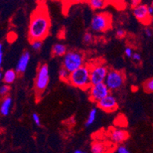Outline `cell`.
<instances>
[{
    "instance_id": "836d02e7",
    "label": "cell",
    "mask_w": 153,
    "mask_h": 153,
    "mask_svg": "<svg viewBox=\"0 0 153 153\" xmlns=\"http://www.w3.org/2000/svg\"><path fill=\"white\" fill-rule=\"evenodd\" d=\"M151 6L153 8V1H152V4H151Z\"/></svg>"
},
{
    "instance_id": "d6a6232c",
    "label": "cell",
    "mask_w": 153,
    "mask_h": 153,
    "mask_svg": "<svg viewBox=\"0 0 153 153\" xmlns=\"http://www.w3.org/2000/svg\"><path fill=\"white\" fill-rule=\"evenodd\" d=\"M73 153H86V152L82 149H76V150H75L74 152Z\"/></svg>"
},
{
    "instance_id": "3957f363",
    "label": "cell",
    "mask_w": 153,
    "mask_h": 153,
    "mask_svg": "<svg viewBox=\"0 0 153 153\" xmlns=\"http://www.w3.org/2000/svg\"><path fill=\"white\" fill-rule=\"evenodd\" d=\"M85 57L82 52L76 51H68L62 59V67L70 73L84 66Z\"/></svg>"
},
{
    "instance_id": "9a60e30c",
    "label": "cell",
    "mask_w": 153,
    "mask_h": 153,
    "mask_svg": "<svg viewBox=\"0 0 153 153\" xmlns=\"http://www.w3.org/2000/svg\"><path fill=\"white\" fill-rule=\"evenodd\" d=\"M67 52L66 45L61 43L54 44L52 47V54L54 56H64Z\"/></svg>"
},
{
    "instance_id": "52a82bcc",
    "label": "cell",
    "mask_w": 153,
    "mask_h": 153,
    "mask_svg": "<svg viewBox=\"0 0 153 153\" xmlns=\"http://www.w3.org/2000/svg\"><path fill=\"white\" fill-rule=\"evenodd\" d=\"M108 72L109 70L108 68L101 64L91 66L90 67V79H91V85L104 83Z\"/></svg>"
},
{
    "instance_id": "4dcf8cb0",
    "label": "cell",
    "mask_w": 153,
    "mask_h": 153,
    "mask_svg": "<svg viewBox=\"0 0 153 153\" xmlns=\"http://www.w3.org/2000/svg\"><path fill=\"white\" fill-rule=\"evenodd\" d=\"M145 34H146V36L147 37H152V32L151 29L149 28L146 29V30H145Z\"/></svg>"
},
{
    "instance_id": "44dd1931",
    "label": "cell",
    "mask_w": 153,
    "mask_h": 153,
    "mask_svg": "<svg viewBox=\"0 0 153 153\" xmlns=\"http://www.w3.org/2000/svg\"><path fill=\"white\" fill-rule=\"evenodd\" d=\"M31 44V47L32 49L34 50L35 51H38L41 49V47L43 46V41H40V40H36V41H32L30 43Z\"/></svg>"
},
{
    "instance_id": "7a4b0ae2",
    "label": "cell",
    "mask_w": 153,
    "mask_h": 153,
    "mask_svg": "<svg viewBox=\"0 0 153 153\" xmlns=\"http://www.w3.org/2000/svg\"><path fill=\"white\" fill-rule=\"evenodd\" d=\"M68 83L82 90L89 89L91 86L89 66H83L75 72L70 73Z\"/></svg>"
},
{
    "instance_id": "5bb4252c",
    "label": "cell",
    "mask_w": 153,
    "mask_h": 153,
    "mask_svg": "<svg viewBox=\"0 0 153 153\" xmlns=\"http://www.w3.org/2000/svg\"><path fill=\"white\" fill-rule=\"evenodd\" d=\"M17 78V72L14 69H8L5 71L3 74V78L2 81L5 85L12 84L15 81V79Z\"/></svg>"
},
{
    "instance_id": "f546056e",
    "label": "cell",
    "mask_w": 153,
    "mask_h": 153,
    "mask_svg": "<svg viewBox=\"0 0 153 153\" xmlns=\"http://www.w3.org/2000/svg\"><path fill=\"white\" fill-rule=\"evenodd\" d=\"M130 4H131V6L133 9H134V8H136V7L139 6V5L141 4V2L140 1H139V0H133V1H131L130 2Z\"/></svg>"
},
{
    "instance_id": "ba28073f",
    "label": "cell",
    "mask_w": 153,
    "mask_h": 153,
    "mask_svg": "<svg viewBox=\"0 0 153 153\" xmlns=\"http://www.w3.org/2000/svg\"><path fill=\"white\" fill-rule=\"evenodd\" d=\"M89 96L90 99L94 102L100 101L101 100L104 99L108 96L110 94V90L105 83H101V84L91 85L89 89Z\"/></svg>"
},
{
    "instance_id": "484cf974",
    "label": "cell",
    "mask_w": 153,
    "mask_h": 153,
    "mask_svg": "<svg viewBox=\"0 0 153 153\" xmlns=\"http://www.w3.org/2000/svg\"><path fill=\"white\" fill-rule=\"evenodd\" d=\"M117 153H130L129 149L126 147L123 146H118L117 149Z\"/></svg>"
},
{
    "instance_id": "30bf717a",
    "label": "cell",
    "mask_w": 153,
    "mask_h": 153,
    "mask_svg": "<svg viewBox=\"0 0 153 153\" xmlns=\"http://www.w3.org/2000/svg\"><path fill=\"white\" fill-rule=\"evenodd\" d=\"M97 105H98V108H100L101 110L109 113L114 112L118 108L117 99L112 94H109L108 96H107L106 98H104V99L98 101L97 103Z\"/></svg>"
},
{
    "instance_id": "9c48e42d",
    "label": "cell",
    "mask_w": 153,
    "mask_h": 153,
    "mask_svg": "<svg viewBox=\"0 0 153 153\" xmlns=\"http://www.w3.org/2000/svg\"><path fill=\"white\" fill-rule=\"evenodd\" d=\"M133 13L136 19L141 23L148 25L152 21V16L148 11V6L144 4H140L139 6L133 9Z\"/></svg>"
},
{
    "instance_id": "e0dca14e",
    "label": "cell",
    "mask_w": 153,
    "mask_h": 153,
    "mask_svg": "<svg viewBox=\"0 0 153 153\" xmlns=\"http://www.w3.org/2000/svg\"><path fill=\"white\" fill-rule=\"evenodd\" d=\"M91 8L94 10H98V9H102L106 6L108 2L103 0H91L88 2Z\"/></svg>"
},
{
    "instance_id": "ffe728a7",
    "label": "cell",
    "mask_w": 153,
    "mask_h": 153,
    "mask_svg": "<svg viewBox=\"0 0 153 153\" xmlns=\"http://www.w3.org/2000/svg\"><path fill=\"white\" fill-rule=\"evenodd\" d=\"M143 88L146 92L153 93V77L145 82L143 84Z\"/></svg>"
},
{
    "instance_id": "2e32d148",
    "label": "cell",
    "mask_w": 153,
    "mask_h": 153,
    "mask_svg": "<svg viewBox=\"0 0 153 153\" xmlns=\"http://www.w3.org/2000/svg\"><path fill=\"white\" fill-rule=\"evenodd\" d=\"M91 153H108V145L102 142H94L92 143L91 147Z\"/></svg>"
},
{
    "instance_id": "7c38bea8",
    "label": "cell",
    "mask_w": 153,
    "mask_h": 153,
    "mask_svg": "<svg viewBox=\"0 0 153 153\" xmlns=\"http://www.w3.org/2000/svg\"><path fill=\"white\" fill-rule=\"evenodd\" d=\"M110 137L114 143L119 144L127 140L128 133L122 129H114L110 133Z\"/></svg>"
},
{
    "instance_id": "6da1fadb",
    "label": "cell",
    "mask_w": 153,
    "mask_h": 153,
    "mask_svg": "<svg viewBox=\"0 0 153 153\" xmlns=\"http://www.w3.org/2000/svg\"><path fill=\"white\" fill-rule=\"evenodd\" d=\"M51 28V19L44 5H40L32 13L28 26V38L30 42L43 41L48 35Z\"/></svg>"
},
{
    "instance_id": "8fae6325",
    "label": "cell",
    "mask_w": 153,
    "mask_h": 153,
    "mask_svg": "<svg viewBox=\"0 0 153 153\" xmlns=\"http://www.w3.org/2000/svg\"><path fill=\"white\" fill-rule=\"evenodd\" d=\"M30 59V54L28 51H25L19 58L16 66V72L18 73H24L27 69L29 61Z\"/></svg>"
},
{
    "instance_id": "1f68e13d",
    "label": "cell",
    "mask_w": 153,
    "mask_h": 153,
    "mask_svg": "<svg viewBox=\"0 0 153 153\" xmlns=\"http://www.w3.org/2000/svg\"><path fill=\"white\" fill-rule=\"evenodd\" d=\"M148 11L149 15L152 16V15H153V8L151 6V5H150V6H148Z\"/></svg>"
},
{
    "instance_id": "4316f807",
    "label": "cell",
    "mask_w": 153,
    "mask_h": 153,
    "mask_svg": "<svg viewBox=\"0 0 153 153\" xmlns=\"http://www.w3.org/2000/svg\"><path fill=\"white\" fill-rule=\"evenodd\" d=\"M126 35V31L123 29H118L116 32V36L118 38H122Z\"/></svg>"
},
{
    "instance_id": "277c9868",
    "label": "cell",
    "mask_w": 153,
    "mask_h": 153,
    "mask_svg": "<svg viewBox=\"0 0 153 153\" xmlns=\"http://www.w3.org/2000/svg\"><path fill=\"white\" fill-rule=\"evenodd\" d=\"M50 81L49 67L47 64H41L37 70V76L34 82L35 90L38 94H41L48 86Z\"/></svg>"
},
{
    "instance_id": "d4e9b609",
    "label": "cell",
    "mask_w": 153,
    "mask_h": 153,
    "mask_svg": "<svg viewBox=\"0 0 153 153\" xmlns=\"http://www.w3.org/2000/svg\"><path fill=\"white\" fill-rule=\"evenodd\" d=\"M133 53H133V50H132L131 47H126V48H125L124 54H125V56H126V57L132 58Z\"/></svg>"
},
{
    "instance_id": "cb8c5ba5",
    "label": "cell",
    "mask_w": 153,
    "mask_h": 153,
    "mask_svg": "<svg viewBox=\"0 0 153 153\" xmlns=\"http://www.w3.org/2000/svg\"><path fill=\"white\" fill-rule=\"evenodd\" d=\"M32 118H33V120H34V123H35L37 126H41V119H40V117L37 114V113H34L32 114Z\"/></svg>"
},
{
    "instance_id": "83f0119b",
    "label": "cell",
    "mask_w": 153,
    "mask_h": 153,
    "mask_svg": "<svg viewBox=\"0 0 153 153\" xmlns=\"http://www.w3.org/2000/svg\"><path fill=\"white\" fill-rule=\"evenodd\" d=\"M132 59H133V60L135 61V62H140V61L141 60V56H140V53H134L133 56H132Z\"/></svg>"
},
{
    "instance_id": "603a6c76",
    "label": "cell",
    "mask_w": 153,
    "mask_h": 153,
    "mask_svg": "<svg viewBox=\"0 0 153 153\" xmlns=\"http://www.w3.org/2000/svg\"><path fill=\"white\" fill-rule=\"evenodd\" d=\"M93 41V35L90 32H86L83 36V41L85 44H90Z\"/></svg>"
},
{
    "instance_id": "5b68a950",
    "label": "cell",
    "mask_w": 153,
    "mask_h": 153,
    "mask_svg": "<svg viewBox=\"0 0 153 153\" xmlns=\"http://www.w3.org/2000/svg\"><path fill=\"white\" fill-rule=\"evenodd\" d=\"M111 17L106 12L98 13L93 16L91 22V28L93 31L104 32L111 27Z\"/></svg>"
},
{
    "instance_id": "d6986e66",
    "label": "cell",
    "mask_w": 153,
    "mask_h": 153,
    "mask_svg": "<svg viewBox=\"0 0 153 153\" xmlns=\"http://www.w3.org/2000/svg\"><path fill=\"white\" fill-rule=\"evenodd\" d=\"M69 76H70V72L66 69L64 67H61L59 70V79L63 82H68L69 79Z\"/></svg>"
},
{
    "instance_id": "7402d4cb",
    "label": "cell",
    "mask_w": 153,
    "mask_h": 153,
    "mask_svg": "<svg viewBox=\"0 0 153 153\" xmlns=\"http://www.w3.org/2000/svg\"><path fill=\"white\" fill-rule=\"evenodd\" d=\"M9 91H10V87H9V85H2L1 88H0V94L5 98V97L8 96Z\"/></svg>"
},
{
    "instance_id": "4fadbf2b",
    "label": "cell",
    "mask_w": 153,
    "mask_h": 153,
    "mask_svg": "<svg viewBox=\"0 0 153 153\" xmlns=\"http://www.w3.org/2000/svg\"><path fill=\"white\" fill-rule=\"evenodd\" d=\"M12 105V98L10 96H7L3 98L1 104V108H0V112L2 116H8L10 112L11 108Z\"/></svg>"
},
{
    "instance_id": "8992f818",
    "label": "cell",
    "mask_w": 153,
    "mask_h": 153,
    "mask_svg": "<svg viewBox=\"0 0 153 153\" xmlns=\"http://www.w3.org/2000/svg\"><path fill=\"white\" fill-rule=\"evenodd\" d=\"M124 81L125 76L123 72L115 69H111L108 72L104 83L110 91H115L122 87Z\"/></svg>"
},
{
    "instance_id": "f1b7e54d",
    "label": "cell",
    "mask_w": 153,
    "mask_h": 153,
    "mask_svg": "<svg viewBox=\"0 0 153 153\" xmlns=\"http://www.w3.org/2000/svg\"><path fill=\"white\" fill-rule=\"evenodd\" d=\"M2 61H3V46L1 43L0 44V65H1V67H2Z\"/></svg>"
},
{
    "instance_id": "ac0fdd59",
    "label": "cell",
    "mask_w": 153,
    "mask_h": 153,
    "mask_svg": "<svg viewBox=\"0 0 153 153\" xmlns=\"http://www.w3.org/2000/svg\"><path fill=\"white\" fill-rule=\"evenodd\" d=\"M96 117H97V109L96 108H92L90 111L88 116V118L85 121L86 127H88V126H90L94 123V122L95 121Z\"/></svg>"
}]
</instances>
